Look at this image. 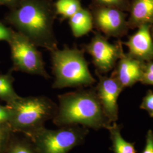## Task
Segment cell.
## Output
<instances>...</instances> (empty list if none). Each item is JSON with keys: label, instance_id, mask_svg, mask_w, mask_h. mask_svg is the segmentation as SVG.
Segmentation results:
<instances>
[{"label": "cell", "instance_id": "1", "mask_svg": "<svg viewBox=\"0 0 153 153\" xmlns=\"http://www.w3.org/2000/svg\"><path fill=\"white\" fill-rule=\"evenodd\" d=\"M56 18L52 0H19L6 19L38 47L51 52L58 48L53 27Z\"/></svg>", "mask_w": 153, "mask_h": 153}, {"label": "cell", "instance_id": "2", "mask_svg": "<svg viewBox=\"0 0 153 153\" xmlns=\"http://www.w3.org/2000/svg\"><path fill=\"white\" fill-rule=\"evenodd\" d=\"M57 114L52 123L58 127L80 126L95 130L111 125L104 114L95 88L83 89L58 95Z\"/></svg>", "mask_w": 153, "mask_h": 153}, {"label": "cell", "instance_id": "3", "mask_svg": "<svg viewBox=\"0 0 153 153\" xmlns=\"http://www.w3.org/2000/svg\"><path fill=\"white\" fill-rule=\"evenodd\" d=\"M50 53L55 76L53 88H81L91 86L96 82L82 50L64 45L62 49L57 48Z\"/></svg>", "mask_w": 153, "mask_h": 153}, {"label": "cell", "instance_id": "4", "mask_svg": "<svg viewBox=\"0 0 153 153\" xmlns=\"http://www.w3.org/2000/svg\"><path fill=\"white\" fill-rule=\"evenodd\" d=\"M12 115L8 126L14 133L26 134L44 126L46 121L53 120L58 105L44 95L20 97L6 104Z\"/></svg>", "mask_w": 153, "mask_h": 153}, {"label": "cell", "instance_id": "5", "mask_svg": "<svg viewBox=\"0 0 153 153\" xmlns=\"http://www.w3.org/2000/svg\"><path fill=\"white\" fill-rule=\"evenodd\" d=\"M88 133L86 127L69 126L49 129L43 126L23 134L38 153H68L82 144Z\"/></svg>", "mask_w": 153, "mask_h": 153}, {"label": "cell", "instance_id": "6", "mask_svg": "<svg viewBox=\"0 0 153 153\" xmlns=\"http://www.w3.org/2000/svg\"><path fill=\"white\" fill-rule=\"evenodd\" d=\"M8 43L10 47L13 70L39 76L47 79L51 78L46 71L42 53L27 37L14 31Z\"/></svg>", "mask_w": 153, "mask_h": 153}, {"label": "cell", "instance_id": "7", "mask_svg": "<svg viewBox=\"0 0 153 153\" xmlns=\"http://www.w3.org/2000/svg\"><path fill=\"white\" fill-rule=\"evenodd\" d=\"M111 43L107 37L98 31L90 42L85 45V51L91 56L96 71L100 74L112 71L124 52L121 43Z\"/></svg>", "mask_w": 153, "mask_h": 153}, {"label": "cell", "instance_id": "8", "mask_svg": "<svg viewBox=\"0 0 153 153\" xmlns=\"http://www.w3.org/2000/svg\"><path fill=\"white\" fill-rule=\"evenodd\" d=\"M93 25L105 37L120 38L129 29L126 15L119 9L104 6H93L90 10Z\"/></svg>", "mask_w": 153, "mask_h": 153}, {"label": "cell", "instance_id": "9", "mask_svg": "<svg viewBox=\"0 0 153 153\" xmlns=\"http://www.w3.org/2000/svg\"><path fill=\"white\" fill-rule=\"evenodd\" d=\"M95 73L99 81L95 88L99 102L108 120L114 123L118 119L117 100L124 88L114 77Z\"/></svg>", "mask_w": 153, "mask_h": 153}, {"label": "cell", "instance_id": "10", "mask_svg": "<svg viewBox=\"0 0 153 153\" xmlns=\"http://www.w3.org/2000/svg\"><path fill=\"white\" fill-rule=\"evenodd\" d=\"M150 25H143L129 36L124 44L128 48V54L142 62L153 61V40Z\"/></svg>", "mask_w": 153, "mask_h": 153}, {"label": "cell", "instance_id": "11", "mask_svg": "<svg viewBox=\"0 0 153 153\" xmlns=\"http://www.w3.org/2000/svg\"><path fill=\"white\" fill-rule=\"evenodd\" d=\"M144 63L124 52L117 62L111 76L115 78L123 88L131 87L141 81Z\"/></svg>", "mask_w": 153, "mask_h": 153}, {"label": "cell", "instance_id": "12", "mask_svg": "<svg viewBox=\"0 0 153 153\" xmlns=\"http://www.w3.org/2000/svg\"><path fill=\"white\" fill-rule=\"evenodd\" d=\"M128 19L129 28L153 25V0H131Z\"/></svg>", "mask_w": 153, "mask_h": 153}, {"label": "cell", "instance_id": "13", "mask_svg": "<svg viewBox=\"0 0 153 153\" xmlns=\"http://www.w3.org/2000/svg\"><path fill=\"white\" fill-rule=\"evenodd\" d=\"M68 20L71 33L76 38L88 34L94 27L91 11L83 7Z\"/></svg>", "mask_w": 153, "mask_h": 153}, {"label": "cell", "instance_id": "14", "mask_svg": "<svg viewBox=\"0 0 153 153\" xmlns=\"http://www.w3.org/2000/svg\"><path fill=\"white\" fill-rule=\"evenodd\" d=\"M110 133L114 153H137L134 143L126 141L121 134L120 128L115 122L107 129Z\"/></svg>", "mask_w": 153, "mask_h": 153}, {"label": "cell", "instance_id": "15", "mask_svg": "<svg viewBox=\"0 0 153 153\" xmlns=\"http://www.w3.org/2000/svg\"><path fill=\"white\" fill-rule=\"evenodd\" d=\"M14 82L11 71L0 74V100L5 102L6 104L11 103L21 97L14 90Z\"/></svg>", "mask_w": 153, "mask_h": 153}, {"label": "cell", "instance_id": "16", "mask_svg": "<svg viewBox=\"0 0 153 153\" xmlns=\"http://www.w3.org/2000/svg\"><path fill=\"white\" fill-rule=\"evenodd\" d=\"M54 6L57 16H60L62 20L69 19L82 7L80 0H57Z\"/></svg>", "mask_w": 153, "mask_h": 153}, {"label": "cell", "instance_id": "17", "mask_svg": "<svg viewBox=\"0 0 153 153\" xmlns=\"http://www.w3.org/2000/svg\"><path fill=\"white\" fill-rule=\"evenodd\" d=\"M5 153H38V152L27 138L25 136L19 137L16 136V133H14Z\"/></svg>", "mask_w": 153, "mask_h": 153}, {"label": "cell", "instance_id": "18", "mask_svg": "<svg viewBox=\"0 0 153 153\" xmlns=\"http://www.w3.org/2000/svg\"><path fill=\"white\" fill-rule=\"evenodd\" d=\"M93 6L116 8L121 11H129L131 0H91Z\"/></svg>", "mask_w": 153, "mask_h": 153}, {"label": "cell", "instance_id": "19", "mask_svg": "<svg viewBox=\"0 0 153 153\" xmlns=\"http://www.w3.org/2000/svg\"><path fill=\"white\" fill-rule=\"evenodd\" d=\"M13 134L8 125L0 126V153H5Z\"/></svg>", "mask_w": 153, "mask_h": 153}, {"label": "cell", "instance_id": "20", "mask_svg": "<svg viewBox=\"0 0 153 153\" xmlns=\"http://www.w3.org/2000/svg\"><path fill=\"white\" fill-rule=\"evenodd\" d=\"M142 84L153 86V61L144 63L142 78Z\"/></svg>", "mask_w": 153, "mask_h": 153}, {"label": "cell", "instance_id": "21", "mask_svg": "<svg viewBox=\"0 0 153 153\" xmlns=\"http://www.w3.org/2000/svg\"><path fill=\"white\" fill-rule=\"evenodd\" d=\"M12 115L10 107L7 105H0V126L8 125Z\"/></svg>", "mask_w": 153, "mask_h": 153}, {"label": "cell", "instance_id": "22", "mask_svg": "<svg viewBox=\"0 0 153 153\" xmlns=\"http://www.w3.org/2000/svg\"><path fill=\"white\" fill-rule=\"evenodd\" d=\"M140 108L150 113L153 110V92L149 90L142 99Z\"/></svg>", "mask_w": 153, "mask_h": 153}, {"label": "cell", "instance_id": "23", "mask_svg": "<svg viewBox=\"0 0 153 153\" xmlns=\"http://www.w3.org/2000/svg\"><path fill=\"white\" fill-rule=\"evenodd\" d=\"M14 31L0 23V41H6L7 43L10 40Z\"/></svg>", "mask_w": 153, "mask_h": 153}, {"label": "cell", "instance_id": "24", "mask_svg": "<svg viewBox=\"0 0 153 153\" xmlns=\"http://www.w3.org/2000/svg\"><path fill=\"white\" fill-rule=\"evenodd\" d=\"M141 153H153V132L149 130L146 134V145Z\"/></svg>", "mask_w": 153, "mask_h": 153}, {"label": "cell", "instance_id": "25", "mask_svg": "<svg viewBox=\"0 0 153 153\" xmlns=\"http://www.w3.org/2000/svg\"><path fill=\"white\" fill-rule=\"evenodd\" d=\"M19 1V0H0V4L8 6L13 9L17 5Z\"/></svg>", "mask_w": 153, "mask_h": 153}, {"label": "cell", "instance_id": "26", "mask_svg": "<svg viewBox=\"0 0 153 153\" xmlns=\"http://www.w3.org/2000/svg\"><path fill=\"white\" fill-rule=\"evenodd\" d=\"M150 32H151L152 37V38H153V25L151 26V28H150Z\"/></svg>", "mask_w": 153, "mask_h": 153}, {"label": "cell", "instance_id": "27", "mask_svg": "<svg viewBox=\"0 0 153 153\" xmlns=\"http://www.w3.org/2000/svg\"><path fill=\"white\" fill-rule=\"evenodd\" d=\"M149 115H150V116L151 117H153V110L150 113H149Z\"/></svg>", "mask_w": 153, "mask_h": 153}, {"label": "cell", "instance_id": "28", "mask_svg": "<svg viewBox=\"0 0 153 153\" xmlns=\"http://www.w3.org/2000/svg\"></svg>", "mask_w": 153, "mask_h": 153}]
</instances>
